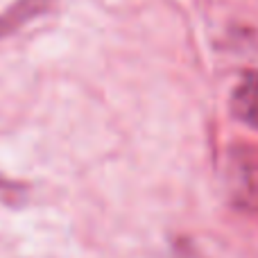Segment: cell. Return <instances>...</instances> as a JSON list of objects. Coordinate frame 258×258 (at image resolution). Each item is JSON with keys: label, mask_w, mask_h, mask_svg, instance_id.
<instances>
[{"label": "cell", "mask_w": 258, "mask_h": 258, "mask_svg": "<svg viewBox=\"0 0 258 258\" xmlns=\"http://www.w3.org/2000/svg\"><path fill=\"white\" fill-rule=\"evenodd\" d=\"M54 7H57V0H16L0 14V39L16 34L30 21L50 14Z\"/></svg>", "instance_id": "6da1fadb"}, {"label": "cell", "mask_w": 258, "mask_h": 258, "mask_svg": "<svg viewBox=\"0 0 258 258\" xmlns=\"http://www.w3.org/2000/svg\"><path fill=\"white\" fill-rule=\"evenodd\" d=\"M231 111L247 127L258 129V73H247L231 95Z\"/></svg>", "instance_id": "7a4b0ae2"}, {"label": "cell", "mask_w": 258, "mask_h": 258, "mask_svg": "<svg viewBox=\"0 0 258 258\" xmlns=\"http://www.w3.org/2000/svg\"><path fill=\"white\" fill-rule=\"evenodd\" d=\"M233 197L245 209H258V161L240 159L233 163Z\"/></svg>", "instance_id": "3957f363"}]
</instances>
